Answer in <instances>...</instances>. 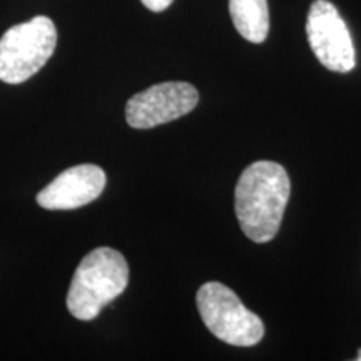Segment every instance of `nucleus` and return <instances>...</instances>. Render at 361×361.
Wrapping results in <instances>:
<instances>
[{"mask_svg": "<svg viewBox=\"0 0 361 361\" xmlns=\"http://www.w3.org/2000/svg\"><path fill=\"white\" fill-rule=\"evenodd\" d=\"M290 192V176L278 162L258 161L243 171L234 209L243 233L251 241L263 245L276 236Z\"/></svg>", "mask_w": 361, "mask_h": 361, "instance_id": "1", "label": "nucleus"}, {"mask_svg": "<svg viewBox=\"0 0 361 361\" xmlns=\"http://www.w3.org/2000/svg\"><path fill=\"white\" fill-rule=\"evenodd\" d=\"M129 283L128 261L112 247H97L80 261L67 293V310L80 322H90Z\"/></svg>", "mask_w": 361, "mask_h": 361, "instance_id": "2", "label": "nucleus"}, {"mask_svg": "<svg viewBox=\"0 0 361 361\" xmlns=\"http://www.w3.org/2000/svg\"><path fill=\"white\" fill-rule=\"evenodd\" d=\"M56 44V25L45 16L11 27L0 39V80L25 82L47 64Z\"/></svg>", "mask_w": 361, "mask_h": 361, "instance_id": "3", "label": "nucleus"}, {"mask_svg": "<svg viewBox=\"0 0 361 361\" xmlns=\"http://www.w3.org/2000/svg\"><path fill=\"white\" fill-rule=\"evenodd\" d=\"M196 303L206 328L221 341L233 346H252L263 340L264 323L243 305L231 288L218 281L202 284Z\"/></svg>", "mask_w": 361, "mask_h": 361, "instance_id": "4", "label": "nucleus"}, {"mask_svg": "<svg viewBox=\"0 0 361 361\" xmlns=\"http://www.w3.org/2000/svg\"><path fill=\"white\" fill-rule=\"evenodd\" d=\"M306 35L322 66L333 72L353 71L356 64L355 45L350 30L338 8L328 0H314L306 19Z\"/></svg>", "mask_w": 361, "mask_h": 361, "instance_id": "5", "label": "nucleus"}, {"mask_svg": "<svg viewBox=\"0 0 361 361\" xmlns=\"http://www.w3.org/2000/svg\"><path fill=\"white\" fill-rule=\"evenodd\" d=\"M200 94L188 82H162L137 92L126 104V121L134 129H152L191 112Z\"/></svg>", "mask_w": 361, "mask_h": 361, "instance_id": "6", "label": "nucleus"}, {"mask_svg": "<svg viewBox=\"0 0 361 361\" xmlns=\"http://www.w3.org/2000/svg\"><path fill=\"white\" fill-rule=\"evenodd\" d=\"M106 188V173L96 164H79L61 173L37 194L44 209H78L96 201Z\"/></svg>", "mask_w": 361, "mask_h": 361, "instance_id": "7", "label": "nucleus"}, {"mask_svg": "<svg viewBox=\"0 0 361 361\" xmlns=\"http://www.w3.org/2000/svg\"><path fill=\"white\" fill-rule=\"evenodd\" d=\"M229 13L241 37L252 44L264 42L269 32L268 0H229Z\"/></svg>", "mask_w": 361, "mask_h": 361, "instance_id": "8", "label": "nucleus"}, {"mask_svg": "<svg viewBox=\"0 0 361 361\" xmlns=\"http://www.w3.org/2000/svg\"><path fill=\"white\" fill-rule=\"evenodd\" d=\"M141 2L144 4V7H147L149 11L152 12H162L166 11L171 4L174 2V0H141Z\"/></svg>", "mask_w": 361, "mask_h": 361, "instance_id": "9", "label": "nucleus"}, {"mask_svg": "<svg viewBox=\"0 0 361 361\" xmlns=\"http://www.w3.org/2000/svg\"><path fill=\"white\" fill-rule=\"evenodd\" d=\"M356 360H358V361H361V350L358 351V356H356Z\"/></svg>", "mask_w": 361, "mask_h": 361, "instance_id": "10", "label": "nucleus"}]
</instances>
